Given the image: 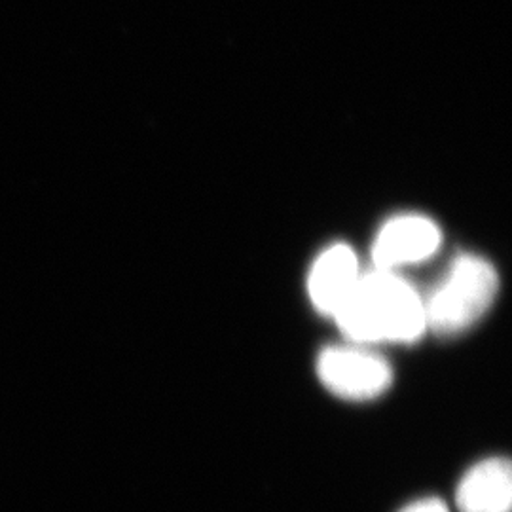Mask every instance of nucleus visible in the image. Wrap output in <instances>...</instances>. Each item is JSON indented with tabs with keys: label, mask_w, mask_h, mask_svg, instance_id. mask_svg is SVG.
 <instances>
[{
	"label": "nucleus",
	"mask_w": 512,
	"mask_h": 512,
	"mask_svg": "<svg viewBox=\"0 0 512 512\" xmlns=\"http://www.w3.org/2000/svg\"><path fill=\"white\" fill-rule=\"evenodd\" d=\"M459 512H511V463L490 458L475 465L459 482Z\"/></svg>",
	"instance_id": "obj_6"
},
{
	"label": "nucleus",
	"mask_w": 512,
	"mask_h": 512,
	"mask_svg": "<svg viewBox=\"0 0 512 512\" xmlns=\"http://www.w3.org/2000/svg\"><path fill=\"white\" fill-rule=\"evenodd\" d=\"M497 287L495 268L486 258L459 256L439 287L423 300L427 330L454 336L471 329L494 304Z\"/></svg>",
	"instance_id": "obj_2"
},
{
	"label": "nucleus",
	"mask_w": 512,
	"mask_h": 512,
	"mask_svg": "<svg viewBox=\"0 0 512 512\" xmlns=\"http://www.w3.org/2000/svg\"><path fill=\"white\" fill-rule=\"evenodd\" d=\"M317 374L330 393L346 401H372L393 382V370L384 357L357 344L321 351Z\"/></svg>",
	"instance_id": "obj_3"
},
{
	"label": "nucleus",
	"mask_w": 512,
	"mask_h": 512,
	"mask_svg": "<svg viewBox=\"0 0 512 512\" xmlns=\"http://www.w3.org/2000/svg\"><path fill=\"white\" fill-rule=\"evenodd\" d=\"M361 277L359 260L348 245H332L311 268L308 291L313 306L334 317L357 289Z\"/></svg>",
	"instance_id": "obj_5"
},
{
	"label": "nucleus",
	"mask_w": 512,
	"mask_h": 512,
	"mask_svg": "<svg viewBox=\"0 0 512 512\" xmlns=\"http://www.w3.org/2000/svg\"><path fill=\"white\" fill-rule=\"evenodd\" d=\"M334 319L357 346L410 344L427 330L420 294L403 277L387 270L363 274Z\"/></svg>",
	"instance_id": "obj_1"
},
{
	"label": "nucleus",
	"mask_w": 512,
	"mask_h": 512,
	"mask_svg": "<svg viewBox=\"0 0 512 512\" xmlns=\"http://www.w3.org/2000/svg\"><path fill=\"white\" fill-rule=\"evenodd\" d=\"M442 234L439 226L421 215H401L389 220L374 241L372 258L376 270L395 272V268L418 264L439 251Z\"/></svg>",
	"instance_id": "obj_4"
},
{
	"label": "nucleus",
	"mask_w": 512,
	"mask_h": 512,
	"mask_svg": "<svg viewBox=\"0 0 512 512\" xmlns=\"http://www.w3.org/2000/svg\"><path fill=\"white\" fill-rule=\"evenodd\" d=\"M403 512H450L440 499H421L408 505Z\"/></svg>",
	"instance_id": "obj_7"
}]
</instances>
